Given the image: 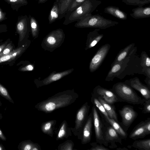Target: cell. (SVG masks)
Listing matches in <instances>:
<instances>
[{
  "mask_svg": "<svg viewBox=\"0 0 150 150\" xmlns=\"http://www.w3.org/2000/svg\"><path fill=\"white\" fill-rule=\"evenodd\" d=\"M145 81L147 84V86L150 89V78H149L148 77H146L145 80Z\"/></svg>",
  "mask_w": 150,
  "mask_h": 150,
  "instance_id": "44",
  "label": "cell"
},
{
  "mask_svg": "<svg viewBox=\"0 0 150 150\" xmlns=\"http://www.w3.org/2000/svg\"><path fill=\"white\" fill-rule=\"evenodd\" d=\"M10 2L12 3H16L17 2H20L23 5H26L27 4V0H8Z\"/></svg>",
  "mask_w": 150,
  "mask_h": 150,
  "instance_id": "41",
  "label": "cell"
},
{
  "mask_svg": "<svg viewBox=\"0 0 150 150\" xmlns=\"http://www.w3.org/2000/svg\"><path fill=\"white\" fill-rule=\"evenodd\" d=\"M10 41V38H8L4 41L2 40H0V53Z\"/></svg>",
  "mask_w": 150,
  "mask_h": 150,
  "instance_id": "39",
  "label": "cell"
},
{
  "mask_svg": "<svg viewBox=\"0 0 150 150\" xmlns=\"http://www.w3.org/2000/svg\"><path fill=\"white\" fill-rule=\"evenodd\" d=\"M133 89L139 91L146 100L150 99V90L148 87L143 84L139 78L135 77L126 80L125 82Z\"/></svg>",
  "mask_w": 150,
  "mask_h": 150,
  "instance_id": "13",
  "label": "cell"
},
{
  "mask_svg": "<svg viewBox=\"0 0 150 150\" xmlns=\"http://www.w3.org/2000/svg\"><path fill=\"white\" fill-rule=\"evenodd\" d=\"M92 94L100 97L106 102L111 104L119 102L116 95L111 89L105 88L100 85L95 87Z\"/></svg>",
  "mask_w": 150,
  "mask_h": 150,
  "instance_id": "12",
  "label": "cell"
},
{
  "mask_svg": "<svg viewBox=\"0 0 150 150\" xmlns=\"http://www.w3.org/2000/svg\"><path fill=\"white\" fill-rule=\"evenodd\" d=\"M131 146L140 150H150V139L136 140Z\"/></svg>",
  "mask_w": 150,
  "mask_h": 150,
  "instance_id": "25",
  "label": "cell"
},
{
  "mask_svg": "<svg viewBox=\"0 0 150 150\" xmlns=\"http://www.w3.org/2000/svg\"><path fill=\"white\" fill-rule=\"evenodd\" d=\"M118 22L106 19L98 14H89L77 21L74 26L78 28L105 29L117 25Z\"/></svg>",
  "mask_w": 150,
  "mask_h": 150,
  "instance_id": "3",
  "label": "cell"
},
{
  "mask_svg": "<svg viewBox=\"0 0 150 150\" xmlns=\"http://www.w3.org/2000/svg\"><path fill=\"white\" fill-rule=\"evenodd\" d=\"M133 13L130 14L131 16L136 18H140L150 17V7H143L142 6L133 9Z\"/></svg>",
  "mask_w": 150,
  "mask_h": 150,
  "instance_id": "21",
  "label": "cell"
},
{
  "mask_svg": "<svg viewBox=\"0 0 150 150\" xmlns=\"http://www.w3.org/2000/svg\"><path fill=\"white\" fill-rule=\"evenodd\" d=\"M73 0H63L59 4V19L64 17L66 13L69 5Z\"/></svg>",
  "mask_w": 150,
  "mask_h": 150,
  "instance_id": "28",
  "label": "cell"
},
{
  "mask_svg": "<svg viewBox=\"0 0 150 150\" xmlns=\"http://www.w3.org/2000/svg\"><path fill=\"white\" fill-rule=\"evenodd\" d=\"M121 118V122L119 124L123 130L127 132L132 123L138 115L134 107L130 105H124L118 110Z\"/></svg>",
  "mask_w": 150,
  "mask_h": 150,
  "instance_id": "6",
  "label": "cell"
},
{
  "mask_svg": "<svg viewBox=\"0 0 150 150\" xmlns=\"http://www.w3.org/2000/svg\"><path fill=\"white\" fill-rule=\"evenodd\" d=\"M2 105V103L0 100V106H1Z\"/></svg>",
  "mask_w": 150,
  "mask_h": 150,
  "instance_id": "51",
  "label": "cell"
},
{
  "mask_svg": "<svg viewBox=\"0 0 150 150\" xmlns=\"http://www.w3.org/2000/svg\"><path fill=\"white\" fill-rule=\"evenodd\" d=\"M141 65L143 67V71L150 69V58L146 52H142L141 55Z\"/></svg>",
  "mask_w": 150,
  "mask_h": 150,
  "instance_id": "30",
  "label": "cell"
},
{
  "mask_svg": "<svg viewBox=\"0 0 150 150\" xmlns=\"http://www.w3.org/2000/svg\"><path fill=\"white\" fill-rule=\"evenodd\" d=\"M73 69H70L60 72H56L54 71L50 75L41 81H38L36 79L35 81V83L37 87H40L43 86L48 85L52 82L57 81L65 76L71 73L74 70Z\"/></svg>",
  "mask_w": 150,
  "mask_h": 150,
  "instance_id": "14",
  "label": "cell"
},
{
  "mask_svg": "<svg viewBox=\"0 0 150 150\" xmlns=\"http://www.w3.org/2000/svg\"><path fill=\"white\" fill-rule=\"evenodd\" d=\"M110 45L108 43L102 45L98 50L90 62L89 69L92 73L98 69L105 58L110 49Z\"/></svg>",
  "mask_w": 150,
  "mask_h": 150,
  "instance_id": "9",
  "label": "cell"
},
{
  "mask_svg": "<svg viewBox=\"0 0 150 150\" xmlns=\"http://www.w3.org/2000/svg\"><path fill=\"white\" fill-rule=\"evenodd\" d=\"M52 122H46L44 125L43 131H48L51 129L52 126Z\"/></svg>",
  "mask_w": 150,
  "mask_h": 150,
  "instance_id": "40",
  "label": "cell"
},
{
  "mask_svg": "<svg viewBox=\"0 0 150 150\" xmlns=\"http://www.w3.org/2000/svg\"><path fill=\"white\" fill-rule=\"evenodd\" d=\"M86 0H73L70 3L67 13H69L80 6Z\"/></svg>",
  "mask_w": 150,
  "mask_h": 150,
  "instance_id": "35",
  "label": "cell"
},
{
  "mask_svg": "<svg viewBox=\"0 0 150 150\" xmlns=\"http://www.w3.org/2000/svg\"><path fill=\"white\" fill-rule=\"evenodd\" d=\"M99 29L96 28L87 35L85 50H86L95 46L103 37V34H100Z\"/></svg>",
  "mask_w": 150,
  "mask_h": 150,
  "instance_id": "18",
  "label": "cell"
},
{
  "mask_svg": "<svg viewBox=\"0 0 150 150\" xmlns=\"http://www.w3.org/2000/svg\"><path fill=\"white\" fill-rule=\"evenodd\" d=\"M122 1L127 4L142 6L145 4L149 3L150 0H123Z\"/></svg>",
  "mask_w": 150,
  "mask_h": 150,
  "instance_id": "34",
  "label": "cell"
},
{
  "mask_svg": "<svg viewBox=\"0 0 150 150\" xmlns=\"http://www.w3.org/2000/svg\"><path fill=\"white\" fill-rule=\"evenodd\" d=\"M0 139L3 141H6V138L3 132L0 128Z\"/></svg>",
  "mask_w": 150,
  "mask_h": 150,
  "instance_id": "43",
  "label": "cell"
},
{
  "mask_svg": "<svg viewBox=\"0 0 150 150\" xmlns=\"http://www.w3.org/2000/svg\"><path fill=\"white\" fill-rule=\"evenodd\" d=\"M134 43H131L121 50L117 54L111 65L127 58H130L136 49V47H134Z\"/></svg>",
  "mask_w": 150,
  "mask_h": 150,
  "instance_id": "19",
  "label": "cell"
},
{
  "mask_svg": "<svg viewBox=\"0 0 150 150\" xmlns=\"http://www.w3.org/2000/svg\"><path fill=\"white\" fill-rule=\"evenodd\" d=\"M105 13L111 14L114 17L121 20L127 19V15L125 13L116 7L110 6L105 8Z\"/></svg>",
  "mask_w": 150,
  "mask_h": 150,
  "instance_id": "23",
  "label": "cell"
},
{
  "mask_svg": "<svg viewBox=\"0 0 150 150\" xmlns=\"http://www.w3.org/2000/svg\"><path fill=\"white\" fill-rule=\"evenodd\" d=\"M7 30V27L6 25H0V34L2 33L6 32Z\"/></svg>",
  "mask_w": 150,
  "mask_h": 150,
  "instance_id": "42",
  "label": "cell"
},
{
  "mask_svg": "<svg viewBox=\"0 0 150 150\" xmlns=\"http://www.w3.org/2000/svg\"><path fill=\"white\" fill-rule=\"evenodd\" d=\"M150 134V133L146 129L145 121H142L134 128L129 134V137L131 139L135 140L144 138Z\"/></svg>",
  "mask_w": 150,
  "mask_h": 150,
  "instance_id": "17",
  "label": "cell"
},
{
  "mask_svg": "<svg viewBox=\"0 0 150 150\" xmlns=\"http://www.w3.org/2000/svg\"><path fill=\"white\" fill-rule=\"evenodd\" d=\"M99 112L103 118L104 125V146L107 147L108 146L110 149H115L117 147L116 143H118L122 145V139L121 137L115 130L104 118L100 112Z\"/></svg>",
  "mask_w": 150,
  "mask_h": 150,
  "instance_id": "5",
  "label": "cell"
},
{
  "mask_svg": "<svg viewBox=\"0 0 150 150\" xmlns=\"http://www.w3.org/2000/svg\"><path fill=\"white\" fill-rule=\"evenodd\" d=\"M0 95L10 102L14 103V102L10 95L7 89L0 83Z\"/></svg>",
  "mask_w": 150,
  "mask_h": 150,
  "instance_id": "32",
  "label": "cell"
},
{
  "mask_svg": "<svg viewBox=\"0 0 150 150\" xmlns=\"http://www.w3.org/2000/svg\"><path fill=\"white\" fill-rule=\"evenodd\" d=\"M101 3V1H100L86 0L71 12L66 13L63 24L67 25L91 14Z\"/></svg>",
  "mask_w": 150,
  "mask_h": 150,
  "instance_id": "2",
  "label": "cell"
},
{
  "mask_svg": "<svg viewBox=\"0 0 150 150\" xmlns=\"http://www.w3.org/2000/svg\"><path fill=\"white\" fill-rule=\"evenodd\" d=\"M3 118V116L2 114L0 112V120L1 119Z\"/></svg>",
  "mask_w": 150,
  "mask_h": 150,
  "instance_id": "49",
  "label": "cell"
},
{
  "mask_svg": "<svg viewBox=\"0 0 150 150\" xmlns=\"http://www.w3.org/2000/svg\"><path fill=\"white\" fill-rule=\"evenodd\" d=\"M116 150H128V149L125 147H123V148H121V147H118L116 148Z\"/></svg>",
  "mask_w": 150,
  "mask_h": 150,
  "instance_id": "47",
  "label": "cell"
},
{
  "mask_svg": "<svg viewBox=\"0 0 150 150\" xmlns=\"http://www.w3.org/2000/svg\"><path fill=\"white\" fill-rule=\"evenodd\" d=\"M96 142L105 145L104 140V125L103 118L97 108L93 105L92 109Z\"/></svg>",
  "mask_w": 150,
  "mask_h": 150,
  "instance_id": "7",
  "label": "cell"
},
{
  "mask_svg": "<svg viewBox=\"0 0 150 150\" xmlns=\"http://www.w3.org/2000/svg\"><path fill=\"white\" fill-rule=\"evenodd\" d=\"M15 48L12 41L11 40L0 53V57L8 54Z\"/></svg>",
  "mask_w": 150,
  "mask_h": 150,
  "instance_id": "33",
  "label": "cell"
},
{
  "mask_svg": "<svg viewBox=\"0 0 150 150\" xmlns=\"http://www.w3.org/2000/svg\"><path fill=\"white\" fill-rule=\"evenodd\" d=\"M93 125V115L91 112L88 115L83 129L81 138L82 144H86L91 141L92 134Z\"/></svg>",
  "mask_w": 150,
  "mask_h": 150,
  "instance_id": "16",
  "label": "cell"
},
{
  "mask_svg": "<svg viewBox=\"0 0 150 150\" xmlns=\"http://www.w3.org/2000/svg\"><path fill=\"white\" fill-rule=\"evenodd\" d=\"M143 105L142 112L144 114L150 113V99L146 100L142 104Z\"/></svg>",
  "mask_w": 150,
  "mask_h": 150,
  "instance_id": "37",
  "label": "cell"
},
{
  "mask_svg": "<svg viewBox=\"0 0 150 150\" xmlns=\"http://www.w3.org/2000/svg\"><path fill=\"white\" fill-rule=\"evenodd\" d=\"M130 58H127L119 62L111 65V68L105 78L106 81H112L116 77H117L125 69L130 60Z\"/></svg>",
  "mask_w": 150,
  "mask_h": 150,
  "instance_id": "15",
  "label": "cell"
},
{
  "mask_svg": "<svg viewBox=\"0 0 150 150\" xmlns=\"http://www.w3.org/2000/svg\"><path fill=\"white\" fill-rule=\"evenodd\" d=\"M0 150H6L4 147L1 144H0Z\"/></svg>",
  "mask_w": 150,
  "mask_h": 150,
  "instance_id": "48",
  "label": "cell"
},
{
  "mask_svg": "<svg viewBox=\"0 0 150 150\" xmlns=\"http://www.w3.org/2000/svg\"><path fill=\"white\" fill-rule=\"evenodd\" d=\"M38 1V4L44 3L46 2L48 0H36Z\"/></svg>",
  "mask_w": 150,
  "mask_h": 150,
  "instance_id": "46",
  "label": "cell"
},
{
  "mask_svg": "<svg viewBox=\"0 0 150 150\" xmlns=\"http://www.w3.org/2000/svg\"><path fill=\"white\" fill-rule=\"evenodd\" d=\"M66 125L65 123H64L62 125L58 135V138H61L64 137L66 134Z\"/></svg>",
  "mask_w": 150,
  "mask_h": 150,
  "instance_id": "38",
  "label": "cell"
},
{
  "mask_svg": "<svg viewBox=\"0 0 150 150\" xmlns=\"http://www.w3.org/2000/svg\"><path fill=\"white\" fill-rule=\"evenodd\" d=\"M30 43V40H28L25 43L17 47L8 54L0 57V65L13 66L16 61L25 51Z\"/></svg>",
  "mask_w": 150,
  "mask_h": 150,
  "instance_id": "8",
  "label": "cell"
},
{
  "mask_svg": "<svg viewBox=\"0 0 150 150\" xmlns=\"http://www.w3.org/2000/svg\"><path fill=\"white\" fill-rule=\"evenodd\" d=\"M16 65H21L18 68V70L21 71H32L34 68V64L28 61H21L18 63Z\"/></svg>",
  "mask_w": 150,
  "mask_h": 150,
  "instance_id": "29",
  "label": "cell"
},
{
  "mask_svg": "<svg viewBox=\"0 0 150 150\" xmlns=\"http://www.w3.org/2000/svg\"><path fill=\"white\" fill-rule=\"evenodd\" d=\"M64 38L65 34L62 29L52 30L43 39L41 46L45 50L52 52L61 46Z\"/></svg>",
  "mask_w": 150,
  "mask_h": 150,
  "instance_id": "4",
  "label": "cell"
},
{
  "mask_svg": "<svg viewBox=\"0 0 150 150\" xmlns=\"http://www.w3.org/2000/svg\"><path fill=\"white\" fill-rule=\"evenodd\" d=\"M95 96L97 98L103 105L110 118L119 123L115 108L113 104H111L106 102L100 97Z\"/></svg>",
  "mask_w": 150,
  "mask_h": 150,
  "instance_id": "20",
  "label": "cell"
},
{
  "mask_svg": "<svg viewBox=\"0 0 150 150\" xmlns=\"http://www.w3.org/2000/svg\"><path fill=\"white\" fill-rule=\"evenodd\" d=\"M119 102H124L134 105L142 104L146 99L139 96L134 89L124 82L114 84L111 89Z\"/></svg>",
  "mask_w": 150,
  "mask_h": 150,
  "instance_id": "1",
  "label": "cell"
},
{
  "mask_svg": "<svg viewBox=\"0 0 150 150\" xmlns=\"http://www.w3.org/2000/svg\"><path fill=\"white\" fill-rule=\"evenodd\" d=\"M36 145L29 140L21 142L18 144V148L19 150H32Z\"/></svg>",
  "mask_w": 150,
  "mask_h": 150,
  "instance_id": "31",
  "label": "cell"
},
{
  "mask_svg": "<svg viewBox=\"0 0 150 150\" xmlns=\"http://www.w3.org/2000/svg\"><path fill=\"white\" fill-rule=\"evenodd\" d=\"M90 106L88 102L85 103L78 111L76 114L75 127L74 130L76 135L81 139L83 127L86 122Z\"/></svg>",
  "mask_w": 150,
  "mask_h": 150,
  "instance_id": "10",
  "label": "cell"
},
{
  "mask_svg": "<svg viewBox=\"0 0 150 150\" xmlns=\"http://www.w3.org/2000/svg\"><path fill=\"white\" fill-rule=\"evenodd\" d=\"M30 27L29 19L26 16H23L17 23L16 32L19 36L17 47L21 46L28 40Z\"/></svg>",
  "mask_w": 150,
  "mask_h": 150,
  "instance_id": "11",
  "label": "cell"
},
{
  "mask_svg": "<svg viewBox=\"0 0 150 150\" xmlns=\"http://www.w3.org/2000/svg\"><path fill=\"white\" fill-rule=\"evenodd\" d=\"M91 148L89 149L91 150H109L110 149L105 147L103 144H100L96 142L90 143Z\"/></svg>",
  "mask_w": 150,
  "mask_h": 150,
  "instance_id": "36",
  "label": "cell"
},
{
  "mask_svg": "<svg viewBox=\"0 0 150 150\" xmlns=\"http://www.w3.org/2000/svg\"><path fill=\"white\" fill-rule=\"evenodd\" d=\"M63 0H55V1H58L59 4Z\"/></svg>",
  "mask_w": 150,
  "mask_h": 150,
  "instance_id": "50",
  "label": "cell"
},
{
  "mask_svg": "<svg viewBox=\"0 0 150 150\" xmlns=\"http://www.w3.org/2000/svg\"><path fill=\"white\" fill-rule=\"evenodd\" d=\"M4 14L0 9V21H1L4 19Z\"/></svg>",
  "mask_w": 150,
  "mask_h": 150,
  "instance_id": "45",
  "label": "cell"
},
{
  "mask_svg": "<svg viewBox=\"0 0 150 150\" xmlns=\"http://www.w3.org/2000/svg\"><path fill=\"white\" fill-rule=\"evenodd\" d=\"M101 115L107 122L115 130L122 139H124L127 138L128 136L127 133L123 130L119 123L109 117L105 118L101 114Z\"/></svg>",
  "mask_w": 150,
  "mask_h": 150,
  "instance_id": "22",
  "label": "cell"
},
{
  "mask_svg": "<svg viewBox=\"0 0 150 150\" xmlns=\"http://www.w3.org/2000/svg\"><path fill=\"white\" fill-rule=\"evenodd\" d=\"M29 18L32 35L33 37L35 39L38 37L39 35L40 30L39 25L34 17L30 15Z\"/></svg>",
  "mask_w": 150,
  "mask_h": 150,
  "instance_id": "26",
  "label": "cell"
},
{
  "mask_svg": "<svg viewBox=\"0 0 150 150\" xmlns=\"http://www.w3.org/2000/svg\"><path fill=\"white\" fill-rule=\"evenodd\" d=\"M59 3L55 1L51 8L48 16L49 24H51L59 19Z\"/></svg>",
  "mask_w": 150,
  "mask_h": 150,
  "instance_id": "24",
  "label": "cell"
},
{
  "mask_svg": "<svg viewBox=\"0 0 150 150\" xmlns=\"http://www.w3.org/2000/svg\"><path fill=\"white\" fill-rule=\"evenodd\" d=\"M91 101L93 105L96 107L104 118H106L109 117L104 107L97 98L93 94L91 97Z\"/></svg>",
  "mask_w": 150,
  "mask_h": 150,
  "instance_id": "27",
  "label": "cell"
}]
</instances>
